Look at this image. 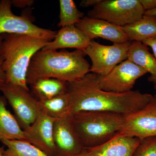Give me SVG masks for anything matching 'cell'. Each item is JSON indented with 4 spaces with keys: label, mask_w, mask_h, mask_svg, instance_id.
<instances>
[{
    "label": "cell",
    "mask_w": 156,
    "mask_h": 156,
    "mask_svg": "<svg viewBox=\"0 0 156 156\" xmlns=\"http://www.w3.org/2000/svg\"></svg>",
    "instance_id": "obj_31"
},
{
    "label": "cell",
    "mask_w": 156,
    "mask_h": 156,
    "mask_svg": "<svg viewBox=\"0 0 156 156\" xmlns=\"http://www.w3.org/2000/svg\"><path fill=\"white\" fill-rule=\"evenodd\" d=\"M147 73L144 69L127 59L117 65L106 75L96 74V80L102 90L123 93L131 91L136 80Z\"/></svg>",
    "instance_id": "obj_9"
},
{
    "label": "cell",
    "mask_w": 156,
    "mask_h": 156,
    "mask_svg": "<svg viewBox=\"0 0 156 156\" xmlns=\"http://www.w3.org/2000/svg\"><path fill=\"white\" fill-rule=\"evenodd\" d=\"M1 142L7 147L3 156H48L26 140H5Z\"/></svg>",
    "instance_id": "obj_21"
},
{
    "label": "cell",
    "mask_w": 156,
    "mask_h": 156,
    "mask_svg": "<svg viewBox=\"0 0 156 156\" xmlns=\"http://www.w3.org/2000/svg\"><path fill=\"white\" fill-rule=\"evenodd\" d=\"M11 6L10 0L0 1V34H18L30 36L49 41L54 40L56 32L35 25L28 14L15 15L11 11Z\"/></svg>",
    "instance_id": "obj_6"
},
{
    "label": "cell",
    "mask_w": 156,
    "mask_h": 156,
    "mask_svg": "<svg viewBox=\"0 0 156 156\" xmlns=\"http://www.w3.org/2000/svg\"><path fill=\"white\" fill-rule=\"evenodd\" d=\"M125 116L105 112H81L72 115L73 126L85 149L105 143L119 132Z\"/></svg>",
    "instance_id": "obj_4"
},
{
    "label": "cell",
    "mask_w": 156,
    "mask_h": 156,
    "mask_svg": "<svg viewBox=\"0 0 156 156\" xmlns=\"http://www.w3.org/2000/svg\"><path fill=\"white\" fill-rule=\"evenodd\" d=\"M40 111L55 119L68 115L69 100L67 92L46 100H38Z\"/></svg>",
    "instance_id": "obj_20"
},
{
    "label": "cell",
    "mask_w": 156,
    "mask_h": 156,
    "mask_svg": "<svg viewBox=\"0 0 156 156\" xmlns=\"http://www.w3.org/2000/svg\"><path fill=\"white\" fill-rule=\"evenodd\" d=\"M131 42L114 43L112 45L106 46L92 40L84 50L92 61L89 73L98 75L108 74L117 65L128 59Z\"/></svg>",
    "instance_id": "obj_7"
},
{
    "label": "cell",
    "mask_w": 156,
    "mask_h": 156,
    "mask_svg": "<svg viewBox=\"0 0 156 156\" xmlns=\"http://www.w3.org/2000/svg\"><path fill=\"white\" fill-rule=\"evenodd\" d=\"M146 46L151 48L153 52L154 56L156 58V36L148 39L142 42Z\"/></svg>",
    "instance_id": "obj_26"
},
{
    "label": "cell",
    "mask_w": 156,
    "mask_h": 156,
    "mask_svg": "<svg viewBox=\"0 0 156 156\" xmlns=\"http://www.w3.org/2000/svg\"><path fill=\"white\" fill-rule=\"evenodd\" d=\"M5 97L0 96V140H25L23 130L16 118L6 108Z\"/></svg>",
    "instance_id": "obj_16"
},
{
    "label": "cell",
    "mask_w": 156,
    "mask_h": 156,
    "mask_svg": "<svg viewBox=\"0 0 156 156\" xmlns=\"http://www.w3.org/2000/svg\"><path fill=\"white\" fill-rule=\"evenodd\" d=\"M0 56L5 74L6 83L20 86L30 91L27 74L34 55L50 42L26 35L2 34Z\"/></svg>",
    "instance_id": "obj_3"
},
{
    "label": "cell",
    "mask_w": 156,
    "mask_h": 156,
    "mask_svg": "<svg viewBox=\"0 0 156 156\" xmlns=\"http://www.w3.org/2000/svg\"><path fill=\"white\" fill-rule=\"evenodd\" d=\"M122 28L129 41L142 42L156 36V17L144 15L139 20Z\"/></svg>",
    "instance_id": "obj_18"
},
{
    "label": "cell",
    "mask_w": 156,
    "mask_h": 156,
    "mask_svg": "<svg viewBox=\"0 0 156 156\" xmlns=\"http://www.w3.org/2000/svg\"><path fill=\"white\" fill-rule=\"evenodd\" d=\"M53 140L56 156H73L83 152L73 126L72 115H67L55 120Z\"/></svg>",
    "instance_id": "obj_11"
},
{
    "label": "cell",
    "mask_w": 156,
    "mask_h": 156,
    "mask_svg": "<svg viewBox=\"0 0 156 156\" xmlns=\"http://www.w3.org/2000/svg\"><path fill=\"white\" fill-rule=\"evenodd\" d=\"M144 13L139 0H102L89 11L88 17L123 27L139 20Z\"/></svg>",
    "instance_id": "obj_5"
},
{
    "label": "cell",
    "mask_w": 156,
    "mask_h": 156,
    "mask_svg": "<svg viewBox=\"0 0 156 156\" xmlns=\"http://www.w3.org/2000/svg\"><path fill=\"white\" fill-rule=\"evenodd\" d=\"M92 41L75 25L61 27L56 32L55 38L48 42L42 50H57L66 48L84 50Z\"/></svg>",
    "instance_id": "obj_15"
},
{
    "label": "cell",
    "mask_w": 156,
    "mask_h": 156,
    "mask_svg": "<svg viewBox=\"0 0 156 156\" xmlns=\"http://www.w3.org/2000/svg\"><path fill=\"white\" fill-rule=\"evenodd\" d=\"M85 151V150H84ZM73 156H87V155L85 154V152L84 151L83 152L81 153L80 154H78L76 155Z\"/></svg>",
    "instance_id": "obj_30"
},
{
    "label": "cell",
    "mask_w": 156,
    "mask_h": 156,
    "mask_svg": "<svg viewBox=\"0 0 156 156\" xmlns=\"http://www.w3.org/2000/svg\"><path fill=\"white\" fill-rule=\"evenodd\" d=\"M34 3L33 0H13L11 1L12 5L16 8L24 9L26 7H30Z\"/></svg>",
    "instance_id": "obj_24"
},
{
    "label": "cell",
    "mask_w": 156,
    "mask_h": 156,
    "mask_svg": "<svg viewBox=\"0 0 156 156\" xmlns=\"http://www.w3.org/2000/svg\"><path fill=\"white\" fill-rule=\"evenodd\" d=\"M144 15L156 17V9L150 10V11H145Z\"/></svg>",
    "instance_id": "obj_29"
},
{
    "label": "cell",
    "mask_w": 156,
    "mask_h": 156,
    "mask_svg": "<svg viewBox=\"0 0 156 156\" xmlns=\"http://www.w3.org/2000/svg\"><path fill=\"white\" fill-rule=\"evenodd\" d=\"M139 2L145 12L156 9V0H139Z\"/></svg>",
    "instance_id": "obj_25"
},
{
    "label": "cell",
    "mask_w": 156,
    "mask_h": 156,
    "mask_svg": "<svg viewBox=\"0 0 156 156\" xmlns=\"http://www.w3.org/2000/svg\"><path fill=\"white\" fill-rule=\"evenodd\" d=\"M14 113L20 126L24 130L36 119L40 110L38 100L30 91L20 86L6 83L0 89Z\"/></svg>",
    "instance_id": "obj_8"
},
{
    "label": "cell",
    "mask_w": 156,
    "mask_h": 156,
    "mask_svg": "<svg viewBox=\"0 0 156 156\" xmlns=\"http://www.w3.org/2000/svg\"><path fill=\"white\" fill-rule=\"evenodd\" d=\"M102 0H83L80 3V6L83 8H87L89 7H95L98 5Z\"/></svg>",
    "instance_id": "obj_28"
},
{
    "label": "cell",
    "mask_w": 156,
    "mask_h": 156,
    "mask_svg": "<svg viewBox=\"0 0 156 156\" xmlns=\"http://www.w3.org/2000/svg\"><path fill=\"white\" fill-rule=\"evenodd\" d=\"M59 2L60 20L58 24L59 27L75 25L84 17V13L78 10L73 0H60Z\"/></svg>",
    "instance_id": "obj_22"
},
{
    "label": "cell",
    "mask_w": 156,
    "mask_h": 156,
    "mask_svg": "<svg viewBox=\"0 0 156 156\" xmlns=\"http://www.w3.org/2000/svg\"><path fill=\"white\" fill-rule=\"evenodd\" d=\"M128 59L150 73L149 80L156 85V58L151 54L147 46L142 42H131Z\"/></svg>",
    "instance_id": "obj_17"
},
{
    "label": "cell",
    "mask_w": 156,
    "mask_h": 156,
    "mask_svg": "<svg viewBox=\"0 0 156 156\" xmlns=\"http://www.w3.org/2000/svg\"><path fill=\"white\" fill-rule=\"evenodd\" d=\"M134 156H156V136L141 140Z\"/></svg>",
    "instance_id": "obj_23"
},
{
    "label": "cell",
    "mask_w": 156,
    "mask_h": 156,
    "mask_svg": "<svg viewBox=\"0 0 156 156\" xmlns=\"http://www.w3.org/2000/svg\"><path fill=\"white\" fill-rule=\"evenodd\" d=\"M2 35L0 34V45L2 41ZM2 59L0 56V89L6 84V78L5 74L2 68Z\"/></svg>",
    "instance_id": "obj_27"
},
{
    "label": "cell",
    "mask_w": 156,
    "mask_h": 156,
    "mask_svg": "<svg viewBox=\"0 0 156 156\" xmlns=\"http://www.w3.org/2000/svg\"><path fill=\"white\" fill-rule=\"evenodd\" d=\"M85 50L73 52L65 50H41L32 58L27 74V81L31 85L39 80L58 79L71 83L89 73L90 66L85 58Z\"/></svg>",
    "instance_id": "obj_2"
},
{
    "label": "cell",
    "mask_w": 156,
    "mask_h": 156,
    "mask_svg": "<svg viewBox=\"0 0 156 156\" xmlns=\"http://www.w3.org/2000/svg\"><path fill=\"white\" fill-rule=\"evenodd\" d=\"M30 86L38 100L50 99L67 91V83L53 78L41 79Z\"/></svg>",
    "instance_id": "obj_19"
},
{
    "label": "cell",
    "mask_w": 156,
    "mask_h": 156,
    "mask_svg": "<svg viewBox=\"0 0 156 156\" xmlns=\"http://www.w3.org/2000/svg\"><path fill=\"white\" fill-rule=\"evenodd\" d=\"M75 25L92 40L100 37L113 43L129 41L122 27L103 20L85 16Z\"/></svg>",
    "instance_id": "obj_13"
},
{
    "label": "cell",
    "mask_w": 156,
    "mask_h": 156,
    "mask_svg": "<svg viewBox=\"0 0 156 156\" xmlns=\"http://www.w3.org/2000/svg\"><path fill=\"white\" fill-rule=\"evenodd\" d=\"M140 141L136 137L118 134L108 142L85 149L84 152L87 156H134Z\"/></svg>",
    "instance_id": "obj_14"
},
{
    "label": "cell",
    "mask_w": 156,
    "mask_h": 156,
    "mask_svg": "<svg viewBox=\"0 0 156 156\" xmlns=\"http://www.w3.org/2000/svg\"><path fill=\"white\" fill-rule=\"evenodd\" d=\"M118 134L140 140L156 136V98L145 108L124 117Z\"/></svg>",
    "instance_id": "obj_10"
},
{
    "label": "cell",
    "mask_w": 156,
    "mask_h": 156,
    "mask_svg": "<svg viewBox=\"0 0 156 156\" xmlns=\"http://www.w3.org/2000/svg\"><path fill=\"white\" fill-rule=\"evenodd\" d=\"M56 119L40 111L34 123L23 130L25 140L48 156H56L53 127Z\"/></svg>",
    "instance_id": "obj_12"
},
{
    "label": "cell",
    "mask_w": 156,
    "mask_h": 156,
    "mask_svg": "<svg viewBox=\"0 0 156 156\" xmlns=\"http://www.w3.org/2000/svg\"><path fill=\"white\" fill-rule=\"evenodd\" d=\"M69 100L68 115L81 112H105L124 116L142 109L155 97L138 90L123 93L107 92L98 87L96 74L89 73L83 77L67 83Z\"/></svg>",
    "instance_id": "obj_1"
}]
</instances>
